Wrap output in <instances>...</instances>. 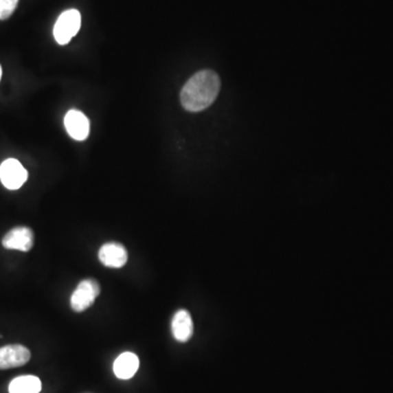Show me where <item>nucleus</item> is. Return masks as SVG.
<instances>
[{
  "mask_svg": "<svg viewBox=\"0 0 393 393\" xmlns=\"http://www.w3.org/2000/svg\"><path fill=\"white\" fill-rule=\"evenodd\" d=\"M19 0H0V20L10 18L18 5Z\"/></svg>",
  "mask_w": 393,
  "mask_h": 393,
  "instance_id": "obj_12",
  "label": "nucleus"
},
{
  "mask_svg": "<svg viewBox=\"0 0 393 393\" xmlns=\"http://www.w3.org/2000/svg\"><path fill=\"white\" fill-rule=\"evenodd\" d=\"M98 259L102 265L109 268H122L127 263V250L124 247V245L107 243L104 244L98 251Z\"/></svg>",
  "mask_w": 393,
  "mask_h": 393,
  "instance_id": "obj_7",
  "label": "nucleus"
},
{
  "mask_svg": "<svg viewBox=\"0 0 393 393\" xmlns=\"http://www.w3.org/2000/svg\"><path fill=\"white\" fill-rule=\"evenodd\" d=\"M31 359L29 348L20 344L0 348V370H10L27 364Z\"/></svg>",
  "mask_w": 393,
  "mask_h": 393,
  "instance_id": "obj_6",
  "label": "nucleus"
},
{
  "mask_svg": "<svg viewBox=\"0 0 393 393\" xmlns=\"http://www.w3.org/2000/svg\"><path fill=\"white\" fill-rule=\"evenodd\" d=\"M1 74H3V70H1V67H0V79H1Z\"/></svg>",
  "mask_w": 393,
  "mask_h": 393,
  "instance_id": "obj_13",
  "label": "nucleus"
},
{
  "mask_svg": "<svg viewBox=\"0 0 393 393\" xmlns=\"http://www.w3.org/2000/svg\"><path fill=\"white\" fill-rule=\"evenodd\" d=\"M81 14L76 9L65 11L59 16L54 27V36L60 45H66L79 32Z\"/></svg>",
  "mask_w": 393,
  "mask_h": 393,
  "instance_id": "obj_3",
  "label": "nucleus"
},
{
  "mask_svg": "<svg viewBox=\"0 0 393 393\" xmlns=\"http://www.w3.org/2000/svg\"><path fill=\"white\" fill-rule=\"evenodd\" d=\"M42 383L36 376H20L14 378L9 385V393H40Z\"/></svg>",
  "mask_w": 393,
  "mask_h": 393,
  "instance_id": "obj_11",
  "label": "nucleus"
},
{
  "mask_svg": "<svg viewBox=\"0 0 393 393\" xmlns=\"http://www.w3.org/2000/svg\"><path fill=\"white\" fill-rule=\"evenodd\" d=\"M101 293V287L98 282L94 279H85L80 282L72 293L70 298V306L76 313H82L93 305L96 297Z\"/></svg>",
  "mask_w": 393,
  "mask_h": 393,
  "instance_id": "obj_2",
  "label": "nucleus"
},
{
  "mask_svg": "<svg viewBox=\"0 0 393 393\" xmlns=\"http://www.w3.org/2000/svg\"><path fill=\"white\" fill-rule=\"evenodd\" d=\"M139 366H140V361L136 354L131 352H125L120 354L114 363L115 374L120 379H131L138 372Z\"/></svg>",
  "mask_w": 393,
  "mask_h": 393,
  "instance_id": "obj_10",
  "label": "nucleus"
},
{
  "mask_svg": "<svg viewBox=\"0 0 393 393\" xmlns=\"http://www.w3.org/2000/svg\"><path fill=\"white\" fill-rule=\"evenodd\" d=\"M65 127L67 133L75 140L82 141L88 138L90 133V122L83 113L71 109L65 116Z\"/></svg>",
  "mask_w": 393,
  "mask_h": 393,
  "instance_id": "obj_8",
  "label": "nucleus"
},
{
  "mask_svg": "<svg viewBox=\"0 0 393 393\" xmlns=\"http://www.w3.org/2000/svg\"><path fill=\"white\" fill-rule=\"evenodd\" d=\"M172 335L178 342L185 343L194 335V322L192 316L185 309L176 311L172 319Z\"/></svg>",
  "mask_w": 393,
  "mask_h": 393,
  "instance_id": "obj_9",
  "label": "nucleus"
},
{
  "mask_svg": "<svg viewBox=\"0 0 393 393\" xmlns=\"http://www.w3.org/2000/svg\"><path fill=\"white\" fill-rule=\"evenodd\" d=\"M220 78L212 70L196 72L183 85L181 102L187 111L196 113L210 106L220 92Z\"/></svg>",
  "mask_w": 393,
  "mask_h": 393,
  "instance_id": "obj_1",
  "label": "nucleus"
},
{
  "mask_svg": "<svg viewBox=\"0 0 393 393\" xmlns=\"http://www.w3.org/2000/svg\"><path fill=\"white\" fill-rule=\"evenodd\" d=\"M34 245V234L27 226H18L3 236V246L7 249H16L27 253Z\"/></svg>",
  "mask_w": 393,
  "mask_h": 393,
  "instance_id": "obj_5",
  "label": "nucleus"
},
{
  "mask_svg": "<svg viewBox=\"0 0 393 393\" xmlns=\"http://www.w3.org/2000/svg\"><path fill=\"white\" fill-rule=\"evenodd\" d=\"M27 179V170L18 159H5V162L0 165V181L5 188L16 190L23 186Z\"/></svg>",
  "mask_w": 393,
  "mask_h": 393,
  "instance_id": "obj_4",
  "label": "nucleus"
}]
</instances>
